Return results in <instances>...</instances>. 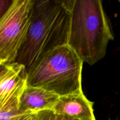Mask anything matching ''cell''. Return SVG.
<instances>
[{"instance_id": "obj_1", "label": "cell", "mask_w": 120, "mask_h": 120, "mask_svg": "<svg viewBox=\"0 0 120 120\" xmlns=\"http://www.w3.org/2000/svg\"><path fill=\"white\" fill-rule=\"evenodd\" d=\"M73 0H34L28 33L15 62L26 72L56 48L68 45Z\"/></svg>"}, {"instance_id": "obj_2", "label": "cell", "mask_w": 120, "mask_h": 120, "mask_svg": "<svg viewBox=\"0 0 120 120\" xmlns=\"http://www.w3.org/2000/svg\"><path fill=\"white\" fill-rule=\"evenodd\" d=\"M113 39L101 0H73L68 45L83 63L92 66L104 58Z\"/></svg>"}, {"instance_id": "obj_3", "label": "cell", "mask_w": 120, "mask_h": 120, "mask_svg": "<svg viewBox=\"0 0 120 120\" xmlns=\"http://www.w3.org/2000/svg\"><path fill=\"white\" fill-rule=\"evenodd\" d=\"M82 60L69 45L56 48L27 71V85L60 96L83 92Z\"/></svg>"}, {"instance_id": "obj_4", "label": "cell", "mask_w": 120, "mask_h": 120, "mask_svg": "<svg viewBox=\"0 0 120 120\" xmlns=\"http://www.w3.org/2000/svg\"><path fill=\"white\" fill-rule=\"evenodd\" d=\"M34 0H14L0 17V64L15 62L28 33Z\"/></svg>"}, {"instance_id": "obj_5", "label": "cell", "mask_w": 120, "mask_h": 120, "mask_svg": "<svg viewBox=\"0 0 120 120\" xmlns=\"http://www.w3.org/2000/svg\"><path fill=\"white\" fill-rule=\"evenodd\" d=\"M25 67L17 62L0 64V106L12 98L21 96L26 86Z\"/></svg>"}, {"instance_id": "obj_6", "label": "cell", "mask_w": 120, "mask_h": 120, "mask_svg": "<svg viewBox=\"0 0 120 120\" xmlns=\"http://www.w3.org/2000/svg\"><path fill=\"white\" fill-rule=\"evenodd\" d=\"M53 111L70 120H96L93 103L83 92L60 96Z\"/></svg>"}, {"instance_id": "obj_7", "label": "cell", "mask_w": 120, "mask_h": 120, "mask_svg": "<svg viewBox=\"0 0 120 120\" xmlns=\"http://www.w3.org/2000/svg\"><path fill=\"white\" fill-rule=\"evenodd\" d=\"M59 97L44 89L27 85L20 99V110L26 113L53 111Z\"/></svg>"}, {"instance_id": "obj_8", "label": "cell", "mask_w": 120, "mask_h": 120, "mask_svg": "<svg viewBox=\"0 0 120 120\" xmlns=\"http://www.w3.org/2000/svg\"><path fill=\"white\" fill-rule=\"evenodd\" d=\"M21 97H14L3 105L0 106V120H15L26 114L20 110Z\"/></svg>"}, {"instance_id": "obj_9", "label": "cell", "mask_w": 120, "mask_h": 120, "mask_svg": "<svg viewBox=\"0 0 120 120\" xmlns=\"http://www.w3.org/2000/svg\"><path fill=\"white\" fill-rule=\"evenodd\" d=\"M41 112H29V113L25 114L15 120H41V117H42Z\"/></svg>"}, {"instance_id": "obj_10", "label": "cell", "mask_w": 120, "mask_h": 120, "mask_svg": "<svg viewBox=\"0 0 120 120\" xmlns=\"http://www.w3.org/2000/svg\"><path fill=\"white\" fill-rule=\"evenodd\" d=\"M41 120H57V116L51 110H46L41 112Z\"/></svg>"}, {"instance_id": "obj_11", "label": "cell", "mask_w": 120, "mask_h": 120, "mask_svg": "<svg viewBox=\"0 0 120 120\" xmlns=\"http://www.w3.org/2000/svg\"><path fill=\"white\" fill-rule=\"evenodd\" d=\"M13 1H7V0H5V1H3V0H1L0 1V6H1V16L2 15H3L7 11L8 9L9 8V7H11V5L12 4Z\"/></svg>"}, {"instance_id": "obj_12", "label": "cell", "mask_w": 120, "mask_h": 120, "mask_svg": "<svg viewBox=\"0 0 120 120\" xmlns=\"http://www.w3.org/2000/svg\"><path fill=\"white\" fill-rule=\"evenodd\" d=\"M58 116V120H68V118H66V117H62V116Z\"/></svg>"}, {"instance_id": "obj_13", "label": "cell", "mask_w": 120, "mask_h": 120, "mask_svg": "<svg viewBox=\"0 0 120 120\" xmlns=\"http://www.w3.org/2000/svg\"><path fill=\"white\" fill-rule=\"evenodd\" d=\"M119 2H120V0L119 1Z\"/></svg>"}, {"instance_id": "obj_14", "label": "cell", "mask_w": 120, "mask_h": 120, "mask_svg": "<svg viewBox=\"0 0 120 120\" xmlns=\"http://www.w3.org/2000/svg\"><path fill=\"white\" fill-rule=\"evenodd\" d=\"M68 120H69V119H68Z\"/></svg>"}]
</instances>
